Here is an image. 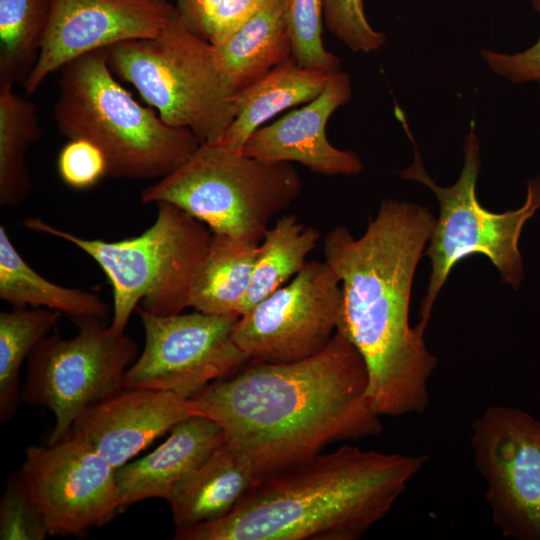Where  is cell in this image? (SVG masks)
<instances>
[{
	"instance_id": "cell-1",
	"label": "cell",
	"mask_w": 540,
	"mask_h": 540,
	"mask_svg": "<svg viewBox=\"0 0 540 540\" xmlns=\"http://www.w3.org/2000/svg\"><path fill=\"white\" fill-rule=\"evenodd\" d=\"M193 415L217 423L258 478L293 468L328 444L376 436L361 354L337 330L319 353L290 363H252L188 398Z\"/></svg>"
},
{
	"instance_id": "cell-2",
	"label": "cell",
	"mask_w": 540,
	"mask_h": 540,
	"mask_svg": "<svg viewBox=\"0 0 540 540\" xmlns=\"http://www.w3.org/2000/svg\"><path fill=\"white\" fill-rule=\"evenodd\" d=\"M435 223L425 207L385 199L361 237L337 226L324 238V261L343 293L337 330L361 354L368 397L381 416L420 415L430 401L437 359L426 347V328L411 327L409 305L413 276Z\"/></svg>"
},
{
	"instance_id": "cell-3",
	"label": "cell",
	"mask_w": 540,
	"mask_h": 540,
	"mask_svg": "<svg viewBox=\"0 0 540 540\" xmlns=\"http://www.w3.org/2000/svg\"><path fill=\"white\" fill-rule=\"evenodd\" d=\"M429 460L343 445L258 478L226 516L175 540H356L382 520Z\"/></svg>"
},
{
	"instance_id": "cell-4",
	"label": "cell",
	"mask_w": 540,
	"mask_h": 540,
	"mask_svg": "<svg viewBox=\"0 0 540 540\" xmlns=\"http://www.w3.org/2000/svg\"><path fill=\"white\" fill-rule=\"evenodd\" d=\"M54 119L61 135L103 153L106 177L160 179L201 144L187 128L165 123L115 79L107 49L84 54L59 70Z\"/></svg>"
},
{
	"instance_id": "cell-5",
	"label": "cell",
	"mask_w": 540,
	"mask_h": 540,
	"mask_svg": "<svg viewBox=\"0 0 540 540\" xmlns=\"http://www.w3.org/2000/svg\"><path fill=\"white\" fill-rule=\"evenodd\" d=\"M157 209L144 232L117 241L81 237L36 217L24 226L69 242L98 264L112 287L109 326L123 334L137 308L157 315L190 308L192 285L209 249L212 232L204 223L171 204Z\"/></svg>"
},
{
	"instance_id": "cell-6",
	"label": "cell",
	"mask_w": 540,
	"mask_h": 540,
	"mask_svg": "<svg viewBox=\"0 0 540 540\" xmlns=\"http://www.w3.org/2000/svg\"><path fill=\"white\" fill-rule=\"evenodd\" d=\"M113 73L132 84L170 126L217 143L236 114L235 92L217 46L175 12L155 38L107 48Z\"/></svg>"
},
{
	"instance_id": "cell-7",
	"label": "cell",
	"mask_w": 540,
	"mask_h": 540,
	"mask_svg": "<svg viewBox=\"0 0 540 540\" xmlns=\"http://www.w3.org/2000/svg\"><path fill=\"white\" fill-rule=\"evenodd\" d=\"M301 191L302 180L292 163L201 143L182 165L144 188L140 199L144 204L174 205L213 234L259 244L270 220Z\"/></svg>"
},
{
	"instance_id": "cell-8",
	"label": "cell",
	"mask_w": 540,
	"mask_h": 540,
	"mask_svg": "<svg viewBox=\"0 0 540 540\" xmlns=\"http://www.w3.org/2000/svg\"><path fill=\"white\" fill-rule=\"evenodd\" d=\"M401 120L415 149L412 164L400 176L428 187L440 208L425 252L431 262V275L420 308L419 324L426 328L435 300L450 272L468 256H486L499 271L502 282L519 288L524 279L519 239L525 223L540 209V176L527 182L526 198L521 207L503 213L491 212L476 196L480 141L474 126L465 137L464 163L458 180L452 186L442 187L428 175L404 117Z\"/></svg>"
},
{
	"instance_id": "cell-9",
	"label": "cell",
	"mask_w": 540,
	"mask_h": 540,
	"mask_svg": "<svg viewBox=\"0 0 540 540\" xmlns=\"http://www.w3.org/2000/svg\"><path fill=\"white\" fill-rule=\"evenodd\" d=\"M76 335H47L27 359L21 402L53 413L48 444L70 436L76 419L91 406L124 388L126 370L137 358V344L115 333L106 321L75 320Z\"/></svg>"
},
{
	"instance_id": "cell-10",
	"label": "cell",
	"mask_w": 540,
	"mask_h": 540,
	"mask_svg": "<svg viewBox=\"0 0 540 540\" xmlns=\"http://www.w3.org/2000/svg\"><path fill=\"white\" fill-rule=\"evenodd\" d=\"M470 444L496 528L506 538L540 540V420L488 406L471 425Z\"/></svg>"
},
{
	"instance_id": "cell-11",
	"label": "cell",
	"mask_w": 540,
	"mask_h": 540,
	"mask_svg": "<svg viewBox=\"0 0 540 540\" xmlns=\"http://www.w3.org/2000/svg\"><path fill=\"white\" fill-rule=\"evenodd\" d=\"M144 348L126 370L125 388L172 391L190 398L236 370L247 356L232 339L237 314L157 315L137 308Z\"/></svg>"
},
{
	"instance_id": "cell-12",
	"label": "cell",
	"mask_w": 540,
	"mask_h": 540,
	"mask_svg": "<svg viewBox=\"0 0 540 540\" xmlns=\"http://www.w3.org/2000/svg\"><path fill=\"white\" fill-rule=\"evenodd\" d=\"M342 309L337 274L325 261L307 262L289 284L239 317L232 339L251 361H300L329 344Z\"/></svg>"
},
{
	"instance_id": "cell-13",
	"label": "cell",
	"mask_w": 540,
	"mask_h": 540,
	"mask_svg": "<svg viewBox=\"0 0 540 540\" xmlns=\"http://www.w3.org/2000/svg\"><path fill=\"white\" fill-rule=\"evenodd\" d=\"M114 468L85 441L68 436L25 449L20 474L50 536H84L119 512Z\"/></svg>"
},
{
	"instance_id": "cell-14",
	"label": "cell",
	"mask_w": 540,
	"mask_h": 540,
	"mask_svg": "<svg viewBox=\"0 0 540 540\" xmlns=\"http://www.w3.org/2000/svg\"><path fill=\"white\" fill-rule=\"evenodd\" d=\"M174 12L175 6L167 0H51L39 57L22 83L26 95L84 54L157 37Z\"/></svg>"
},
{
	"instance_id": "cell-15",
	"label": "cell",
	"mask_w": 540,
	"mask_h": 540,
	"mask_svg": "<svg viewBox=\"0 0 540 540\" xmlns=\"http://www.w3.org/2000/svg\"><path fill=\"white\" fill-rule=\"evenodd\" d=\"M352 96L350 76L332 73L323 91L305 106L292 110L253 132L242 148L248 156L273 162H297L312 172L357 175L363 164L356 153L334 147L326 135L331 115Z\"/></svg>"
},
{
	"instance_id": "cell-16",
	"label": "cell",
	"mask_w": 540,
	"mask_h": 540,
	"mask_svg": "<svg viewBox=\"0 0 540 540\" xmlns=\"http://www.w3.org/2000/svg\"><path fill=\"white\" fill-rule=\"evenodd\" d=\"M190 416L188 398L178 393L124 387L83 412L70 436L85 441L118 469Z\"/></svg>"
},
{
	"instance_id": "cell-17",
	"label": "cell",
	"mask_w": 540,
	"mask_h": 540,
	"mask_svg": "<svg viewBox=\"0 0 540 540\" xmlns=\"http://www.w3.org/2000/svg\"><path fill=\"white\" fill-rule=\"evenodd\" d=\"M225 440L221 427L207 417L180 421L156 449L116 470L121 512L146 499L168 501Z\"/></svg>"
},
{
	"instance_id": "cell-18",
	"label": "cell",
	"mask_w": 540,
	"mask_h": 540,
	"mask_svg": "<svg viewBox=\"0 0 540 540\" xmlns=\"http://www.w3.org/2000/svg\"><path fill=\"white\" fill-rule=\"evenodd\" d=\"M257 480L249 457L226 439L168 500L176 529L226 516Z\"/></svg>"
},
{
	"instance_id": "cell-19",
	"label": "cell",
	"mask_w": 540,
	"mask_h": 540,
	"mask_svg": "<svg viewBox=\"0 0 540 540\" xmlns=\"http://www.w3.org/2000/svg\"><path fill=\"white\" fill-rule=\"evenodd\" d=\"M330 74L300 66L292 57L235 95L236 114L217 144L242 151L250 135L283 110L314 100Z\"/></svg>"
},
{
	"instance_id": "cell-20",
	"label": "cell",
	"mask_w": 540,
	"mask_h": 540,
	"mask_svg": "<svg viewBox=\"0 0 540 540\" xmlns=\"http://www.w3.org/2000/svg\"><path fill=\"white\" fill-rule=\"evenodd\" d=\"M0 298L15 306L51 309L74 320L107 321L112 316V308L98 295L56 284L34 270L18 252L3 225H0Z\"/></svg>"
},
{
	"instance_id": "cell-21",
	"label": "cell",
	"mask_w": 540,
	"mask_h": 540,
	"mask_svg": "<svg viewBox=\"0 0 540 540\" xmlns=\"http://www.w3.org/2000/svg\"><path fill=\"white\" fill-rule=\"evenodd\" d=\"M259 244L213 234L194 279L190 308L208 314H237L251 284Z\"/></svg>"
},
{
	"instance_id": "cell-22",
	"label": "cell",
	"mask_w": 540,
	"mask_h": 540,
	"mask_svg": "<svg viewBox=\"0 0 540 540\" xmlns=\"http://www.w3.org/2000/svg\"><path fill=\"white\" fill-rule=\"evenodd\" d=\"M218 49L235 94L291 58L285 0H268Z\"/></svg>"
},
{
	"instance_id": "cell-23",
	"label": "cell",
	"mask_w": 540,
	"mask_h": 540,
	"mask_svg": "<svg viewBox=\"0 0 540 540\" xmlns=\"http://www.w3.org/2000/svg\"><path fill=\"white\" fill-rule=\"evenodd\" d=\"M320 238L317 229L299 222L293 214L281 216L259 243L251 284L240 309L249 312L306 265V257Z\"/></svg>"
},
{
	"instance_id": "cell-24",
	"label": "cell",
	"mask_w": 540,
	"mask_h": 540,
	"mask_svg": "<svg viewBox=\"0 0 540 540\" xmlns=\"http://www.w3.org/2000/svg\"><path fill=\"white\" fill-rule=\"evenodd\" d=\"M36 107L14 91L0 85V205L16 206L31 189L25 160L29 146L41 138Z\"/></svg>"
},
{
	"instance_id": "cell-25",
	"label": "cell",
	"mask_w": 540,
	"mask_h": 540,
	"mask_svg": "<svg viewBox=\"0 0 540 540\" xmlns=\"http://www.w3.org/2000/svg\"><path fill=\"white\" fill-rule=\"evenodd\" d=\"M61 313L42 307L16 306L0 313V419L12 418L21 402L19 372Z\"/></svg>"
},
{
	"instance_id": "cell-26",
	"label": "cell",
	"mask_w": 540,
	"mask_h": 540,
	"mask_svg": "<svg viewBox=\"0 0 540 540\" xmlns=\"http://www.w3.org/2000/svg\"><path fill=\"white\" fill-rule=\"evenodd\" d=\"M51 0H0V85L24 82L39 57Z\"/></svg>"
},
{
	"instance_id": "cell-27",
	"label": "cell",
	"mask_w": 540,
	"mask_h": 540,
	"mask_svg": "<svg viewBox=\"0 0 540 540\" xmlns=\"http://www.w3.org/2000/svg\"><path fill=\"white\" fill-rule=\"evenodd\" d=\"M291 57L302 67L332 74L341 71L340 59L322 40L323 0H285Z\"/></svg>"
},
{
	"instance_id": "cell-28",
	"label": "cell",
	"mask_w": 540,
	"mask_h": 540,
	"mask_svg": "<svg viewBox=\"0 0 540 540\" xmlns=\"http://www.w3.org/2000/svg\"><path fill=\"white\" fill-rule=\"evenodd\" d=\"M46 522L19 473L8 479L0 501L1 540H44Z\"/></svg>"
},
{
	"instance_id": "cell-29",
	"label": "cell",
	"mask_w": 540,
	"mask_h": 540,
	"mask_svg": "<svg viewBox=\"0 0 540 540\" xmlns=\"http://www.w3.org/2000/svg\"><path fill=\"white\" fill-rule=\"evenodd\" d=\"M327 30L352 52L372 53L386 42V35L369 23L363 0H323Z\"/></svg>"
},
{
	"instance_id": "cell-30",
	"label": "cell",
	"mask_w": 540,
	"mask_h": 540,
	"mask_svg": "<svg viewBox=\"0 0 540 540\" xmlns=\"http://www.w3.org/2000/svg\"><path fill=\"white\" fill-rule=\"evenodd\" d=\"M61 179L75 189H87L106 177V160L101 150L83 139H73L61 149L58 156Z\"/></svg>"
},
{
	"instance_id": "cell-31",
	"label": "cell",
	"mask_w": 540,
	"mask_h": 540,
	"mask_svg": "<svg viewBox=\"0 0 540 540\" xmlns=\"http://www.w3.org/2000/svg\"><path fill=\"white\" fill-rule=\"evenodd\" d=\"M532 6L540 15V0H532ZM480 54L491 71L513 84L540 85V35L531 47L522 52L507 54L481 50Z\"/></svg>"
},
{
	"instance_id": "cell-32",
	"label": "cell",
	"mask_w": 540,
	"mask_h": 540,
	"mask_svg": "<svg viewBox=\"0 0 540 540\" xmlns=\"http://www.w3.org/2000/svg\"><path fill=\"white\" fill-rule=\"evenodd\" d=\"M268 0H222L209 23L206 39L219 47L254 17Z\"/></svg>"
},
{
	"instance_id": "cell-33",
	"label": "cell",
	"mask_w": 540,
	"mask_h": 540,
	"mask_svg": "<svg viewBox=\"0 0 540 540\" xmlns=\"http://www.w3.org/2000/svg\"><path fill=\"white\" fill-rule=\"evenodd\" d=\"M222 0H175L174 5L184 23L206 39L212 15Z\"/></svg>"
},
{
	"instance_id": "cell-34",
	"label": "cell",
	"mask_w": 540,
	"mask_h": 540,
	"mask_svg": "<svg viewBox=\"0 0 540 540\" xmlns=\"http://www.w3.org/2000/svg\"><path fill=\"white\" fill-rule=\"evenodd\" d=\"M167 1H170V0H167Z\"/></svg>"
}]
</instances>
